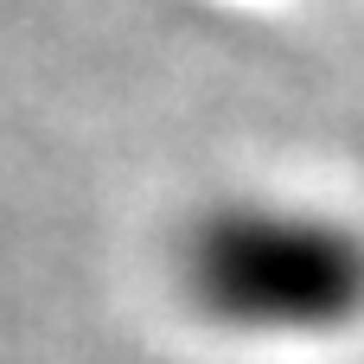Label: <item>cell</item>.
<instances>
[{
    "mask_svg": "<svg viewBox=\"0 0 364 364\" xmlns=\"http://www.w3.org/2000/svg\"><path fill=\"white\" fill-rule=\"evenodd\" d=\"M186 314L250 346H320L364 326V224L301 192H218L173 230Z\"/></svg>",
    "mask_w": 364,
    "mask_h": 364,
    "instance_id": "6da1fadb",
    "label": "cell"
}]
</instances>
